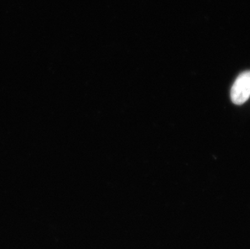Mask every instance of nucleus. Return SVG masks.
<instances>
[{
	"instance_id": "1",
	"label": "nucleus",
	"mask_w": 250,
	"mask_h": 249,
	"mask_svg": "<svg viewBox=\"0 0 250 249\" xmlns=\"http://www.w3.org/2000/svg\"><path fill=\"white\" fill-rule=\"evenodd\" d=\"M250 97V71L239 75L231 90V99L235 104L240 105L248 101Z\"/></svg>"
}]
</instances>
